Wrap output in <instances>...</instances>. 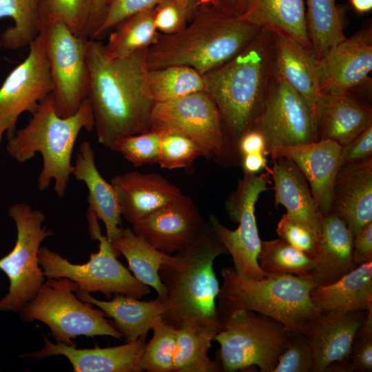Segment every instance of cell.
<instances>
[{"instance_id": "1", "label": "cell", "mask_w": 372, "mask_h": 372, "mask_svg": "<svg viewBox=\"0 0 372 372\" xmlns=\"http://www.w3.org/2000/svg\"><path fill=\"white\" fill-rule=\"evenodd\" d=\"M146 49L112 58L99 40L89 39L86 61L88 99L100 144L111 149L118 140L151 129L155 101L150 93Z\"/></svg>"}, {"instance_id": "2", "label": "cell", "mask_w": 372, "mask_h": 372, "mask_svg": "<svg viewBox=\"0 0 372 372\" xmlns=\"http://www.w3.org/2000/svg\"><path fill=\"white\" fill-rule=\"evenodd\" d=\"M273 34L260 29L254 39L230 60L203 74L205 92L214 100L228 140L236 145L252 129L273 74Z\"/></svg>"}, {"instance_id": "3", "label": "cell", "mask_w": 372, "mask_h": 372, "mask_svg": "<svg viewBox=\"0 0 372 372\" xmlns=\"http://www.w3.org/2000/svg\"><path fill=\"white\" fill-rule=\"evenodd\" d=\"M260 29L210 6H199L181 30L160 34L147 48V68L187 65L203 75L239 53Z\"/></svg>"}, {"instance_id": "4", "label": "cell", "mask_w": 372, "mask_h": 372, "mask_svg": "<svg viewBox=\"0 0 372 372\" xmlns=\"http://www.w3.org/2000/svg\"><path fill=\"white\" fill-rule=\"evenodd\" d=\"M228 251L209 221L189 247L169 255L158 273L166 289L163 320L177 327L195 318L220 327L216 300L220 291L214 262Z\"/></svg>"}, {"instance_id": "5", "label": "cell", "mask_w": 372, "mask_h": 372, "mask_svg": "<svg viewBox=\"0 0 372 372\" xmlns=\"http://www.w3.org/2000/svg\"><path fill=\"white\" fill-rule=\"evenodd\" d=\"M94 128L92 109L86 97L77 112L68 117L59 116L52 94L47 96L32 114L28 124L8 138L6 150L19 163L32 159L36 153L43 158L37 183L40 191L48 189L54 180V191L63 198L72 175L73 147L82 130Z\"/></svg>"}, {"instance_id": "6", "label": "cell", "mask_w": 372, "mask_h": 372, "mask_svg": "<svg viewBox=\"0 0 372 372\" xmlns=\"http://www.w3.org/2000/svg\"><path fill=\"white\" fill-rule=\"evenodd\" d=\"M221 276L219 321L235 310L248 309L279 321L292 333H302L307 322L321 313L311 302L310 292L316 285L308 276L268 275L254 280L240 276L234 267L223 268Z\"/></svg>"}, {"instance_id": "7", "label": "cell", "mask_w": 372, "mask_h": 372, "mask_svg": "<svg viewBox=\"0 0 372 372\" xmlns=\"http://www.w3.org/2000/svg\"><path fill=\"white\" fill-rule=\"evenodd\" d=\"M214 340L220 344L218 362L223 371L256 366L273 372L291 332L282 323L248 309H237L219 321Z\"/></svg>"}, {"instance_id": "8", "label": "cell", "mask_w": 372, "mask_h": 372, "mask_svg": "<svg viewBox=\"0 0 372 372\" xmlns=\"http://www.w3.org/2000/svg\"><path fill=\"white\" fill-rule=\"evenodd\" d=\"M86 215L90 236L99 242L98 252L91 254L86 263L73 264L59 253L41 247L38 262L44 276L48 279L69 278L77 284L79 290L101 292L107 298L115 293L141 299L149 294V287L140 282L117 260L120 254L101 234L96 216L89 209Z\"/></svg>"}, {"instance_id": "9", "label": "cell", "mask_w": 372, "mask_h": 372, "mask_svg": "<svg viewBox=\"0 0 372 372\" xmlns=\"http://www.w3.org/2000/svg\"><path fill=\"white\" fill-rule=\"evenodd\" d=\"M78 290L77 284L69 278H50L23 306L20 318L25 322H43L56 342L68 345H74L72 340L79 335L122 338L101 309L74 295Z\"/></svg>"}, {"instance_id": "10", "label": "cell", "mask_w": 372, "mask_h": 372, "mask_svg": "<svg viewBox=\"0 0 372 372\" xmlns=\"http://www.w3.org/2000/svg\"><path fill=\"white\" fill-rule=\"evenodd\" d=\"M8 214L15 223L17 240L13 249L0 258V269L10 282L8 293L0 300V311L19 313L44 282L38 254L41 242L54 233L43 226L44 214L25 203L12 205Z\"/></svg>"}, {"instance_id": "11", "label": "cell", "mask_w": 372, "mask_h": 372, "mask_svg": "<svg viewBox=\"0 0 372 372\" xmlns=\"http://www.w3.org/2000/svg\"><path fill=\"white\" fill-rule=\"evenodd\" d=\"M43 37L56 114H75L87 97L89 72L86 49L89 38L76 36L59 19L41 14Z\"/></svg>"}, {"instance_id": "12", "label": "cell", "mask_w": 372, "mask_h": 372, "mask_svg": "<svg viewBox=\"0 0 372 372\" xmlns=\"http://www.w3.org/2000/svg\"><path fill=\"white\" fill-rule=\"evenodd\" d=\"M271 169L258 174L244 173L237 188L225 202V210L230 220L238 223L235 230L224 226L213 215L209 223L230 254L236 271L249 279L260 280L267 276L260 268L258 256L260 250L255 205L260 194L266 191L270 183Z\"/></svg>"}, {"instance_id": "13", "label": "cell", "mask_w": 372, "mask_h": 372, "mask_svg": "<svg viewBox=\"0 0 372 372\" xmlns=\"http://www.w3.org/2000/svg\"><path fill=\"white\" fill-rule=\"evenodd\" d=\"M150 130L183 134L198 143L208 158L225 156L229 149L218 109L205 91L155 103Z\"/></svg>"}, {"instance_id": "14", "label": "cell", "mask_w": 372, "mask_h": 372, "mask_svg": "<svg viewBox=\"0 0 372 372\" xmlns=\"http://www.w3.org/2000/svg\"><path fill=\"white\" fill-rule=\"evenodd\" d=\"M271 149L317 141L314 112L304 99L282 79L272 74L254 127Z\"/></svg>"}, {"instance_id": "15", "label": "cell", "mask_w": 372, "mask_h": 372, "mask_svg": "<svg viewBox=\"0 0 372 372\" xmlns=\"http://www.w3.org/2000/svg\"><path fill=\"white\" fill-rule=\"evenodd\" d=\"M26 58L8 74L0 87V145L16 132L19 116L33 114L52 93V83L41 33L30 43Z\"/></svg>"}, {"instance_id": "16", "label": "cell", "mask_w": 372, "mask_h": 372, "mask_svg": "<svg viewBox=\"0 0 372 372\" xmlns=\"http://www.w3.org/2000/svg\"><path fill=\"white\" fill-rule=\"evenodd\" d=\"M205 224L193 200L182 194L132 229L151 245L171 255L194 243Z\"/></svg>"}, {"instance_id": "17", "label": "cell", "mask_w": 372, "mask_h": 372, "mask_svg": "<svg viewBox=\"0 0 372 372\" xmlns=\"http://www.w3.org/2000/svg\"><path fill=\"white\" fill-rule=\"evenodd\" d=\"M321 92H349L370 81L371 30L358 32L331 48L318 60Z\"/></svg>"}, {"instance_id": "18", "label": "cell", "mask_w": 372, "mask_h": 372, "mask_svg": "<svg viewBox=\"0 0 372 372\" xmlns=\"http://www.w3.org/2000/svg\"><path fill=\"white\" fill-rule=\"evenodd\" d=\"M268 154L291 160L306 178L321 214L324 216L331 213L333 185L341 166V145L331 140H321L273 148Z\"/></svg>"}, {"instance_id": "19", "label": "cell", "mask_w": 372, "mask_h": 372, "mask_svg": "<svg viewBox=\"0 0 372 372\" xmlns=\"http://www.w3.org/2000/svg\"><path fill=\"white\" fill-rule=\"evenodd\" d=\"M366 314L367 311H329L307 322L302 334L312 349L311 372H324L330 364L349 359L355 333Z\"/></svg>"}, {"instance_id": "20", "label": "cell", "mask_w": 372, "mask_h": 372, "mask_svg": "<svg viewBox=\"0 0 372 372\" xmlns=\"http://www.w3.org/2000/svg\"><path fill=\"white\" fill-rule=\"evenodd\" d=\"M45 345L39 351L24 357L43 359L62 355L70 361L75 372H140L141 360L146 346V335L112 347L76 349L63 342L52 343L43 336Z\"/></svg>"}, {"instance_id": "21", "label": "cell", "mask_w": 372, "mask_h": 372, "mask_svg": "<svg viewBox=\"0 0 372 372\" xmlns=\"http://www.w3.org/2000/svg\"><path fill=\"white\" fill-rule=\"evenodd\" d=\"M313 112L318 141L342 147L372 125L371 109L349 92H322Z\"/></svg>"}, {"instance_id": "22", "label": "cell", "mask_w": 372, "mask_h": 372, "mask_svg": "<svg viewBox=\"0 0 372 372\" xmlns=\"http://www.w3.org/2000/svg\"><path fill=\"white\" fill-rule=\"evenodd\" d=\"M331 213L344 222L353 237L372 222V157L340 166Z\"/></svg>"}, {"instance_id": "23", "label": "cell", "mask_w": 372, "mask_h": 372, "mask_svg": "<svg viewBox=\"0 0 372 372\" xmlns=\"http://www.w3.org/2000/svg\"><path fill=\"white\" fill-rule=\"evenodd\" d=\"M121 216L132 225L174 200L180 189L158 174L133 171L112 178Z\"/></svg>"}, {"instance_id": "24", "label": "cell", "mask_w": 372, "mask_h": 372, "mask_svg": "<svg viewBox=\"0 0 372 372\" xmlns=\"http://www.w3.org/2000/svg\"><path fill=\"white\" fill-rule=\"evenodd\" d=\"M353 237L344 222L330 213L322 217L321 230L309 278L322 286L336 282L358 267L353 259Z\"/></svg>"}, {"instance_id": "25", "label": "cell", "mask_w": 372, "mask_h": 372, "mask_svg": "<svg viewBox=\"0 0 372 372\" xmlns=\"http://www.w3.org/2000/svg\"><path fill=\"white\" fill-rule=\"evenodd\" d=\"M273 34V74L287 82L314 110L321 94L318 59L312 50L279 32Z\"/></svg>"}, {"instance_id": "26", "label": "cell", "mask_w": 372, "mask_h": 372, "mask_svg": "<svg viewBox=\"0 0 372 372\" xmlns=\"http://www.w3.org/2000/svg\"><path fill=\"white\" fill-rule=\"evenodd\" d=\"M271 159L275 205L284 206L290 218L308 227L318 238L322 215L306 178L291 160L284 156H273Z\"/></svg>"}, {"instance_id": "27", "label": "cell", "mask_w": 372, "mask_h": 372, "mask_svg": "<svg viewBox=\"0 0 372 372\" xmlns=\"http://www.w3.org/2000/svg\"><path fill=\"white\" fill-rule=\"evenodd\" d=\"M76 296L83 302L94 304L114 320V328L128 342L147 335L153 326L163 319L166 311L164 299L157 297L149 301L116 294L109 301L97 300L90 293L78 290Z\"/></svg>"}, {"instance_id": "28", "label": "cell", "mask_w": 372, "mask_h": 372, "mask_svg": "<svg viewBox=\"0 0 372 372\" xmlns=\"http://www.w3.org/2000/svg\"><path fill=\"white\" fill-rule=\"evenodd\" d=\"M72 174L84 183L88 189V209L103 221L106 229V237L111 242L121 232V213L114 189L99 172L94 152L88 141H83L79 146Z\"/></svg>"}, {"instance_id": "29", "label": "cell", "mask_w": 372, "mask_h": 372, "mask_svg": "<svg viewBox=\"0 0 372 372\" xmlns=\"http://www.w3.org/2000/svg\"><path fill=\"white\" fill-rule=\"evenodd\" d=\"M310 298L321 313L368 311L372 307V261L358 265L335 282L316 286Z\"/></svg>"}, {"instance_id": "30", "label": "cell", "mask_w": 372, "mask_h": 372, "mask_svg": "<svg viewBox=\"0 0 372 372\" xmlns=\"http://www.w3.org/2000/svg\"><path fill=\"white\" fill-rule=\"evenodd\" d=\"M238 17L261 29L285 34L312 50L304 0H245Z\"/></svg>"}, {"instance_id": "31", "label": "cell", "mask_w": 372, "mask_h": 372, "mask_svg": "<svg viewBox=\"0 0 372 372\" xmlns=\"http://www.w3.org/2000/svg\"><path fill=\"white\" fill-rule=\"evenodd\" d=\"M218 330L217 325L195 318L182 321L176 327V349L173 371H220L218 362L211 360L208 355L211 341Z\"/></svg>"}, {"instance_id": "32", "label": "cell", "mask_w": 372, "mask_h": 372, "mask_svg": "<svg viewBox=\"0 0 372 372\" xmlns=\"http://www.w3.org/2000/svg\"><path fill=\"white\" fill-rule=\"evenodd\" d=\"M110 243L126 258L133 275L142 283L154 288L158 297L165 299L166 289L158 271L170 254L155 248L129 227H122Z\"/></svg>"}, {"instance_id": "33", "label": "cell", "mask_w": 372, "mask_h": 372, "mask_svg": "<svg viewBox=\"0 0 372 372\" xmlns=\"http://www.w3.org/2000/svg\"><path fill=\"white\" fill-rule=\"evenodd\" d=\"M43 0H0V48L18 50L37 37Z\"/></svg>"}, {"instance_id": "34", "label": "cell", "mask_w": 372, "mask_h": 372, "mask_svg": "<svg viewBox=\"0 0 372 372\" xmlns=\"http://www.w3.org/2000/svg\"><path fill=\"white\" fill-rule=\"evenodd\" d=\"M154 8L130 16L110 32L107 43L103 44L109 56H127L156 42L160 33L154 25Z\"/></svg>"}, {"instance_id": "35", "label": "cell", "mask_w": 372, "mask_h": 372, "mask_svg": "<svg viewBox=\"0 0 372 372\" xmlns=\"http://www.w3.org/2000/svg\"><path fill=\"white\" fill-rule=\"evenodd\" d=\"M306 19L312 50L320 59L347 39L335 0H306Z\"/></svg>"}, {"instance_id": "36", "label": "cell", "mask_w": 372, "mask_h": 372, "mask_svg": "<svg viewBox=\"0 0 372 372\" xmlns=\"http://www.w3.org/2000/svg\"><path fill=\"white\" fill-rule=\"evenodd\" d=\"M147 82L155 103L205 91L203 76L187 65H169L149 70Z\"/></svg>"}, {"instance_id": "37", "label": "cell", "mask_w": 372, "mask_h": 372, "mask_svg": "<svg viewBox=\"0 0 372 372\" xmlns=\"http://www.w3.org/2000/svg\"><path fill=\"white\" fill-rule=\"evenodd\" d=\"M258 261L262 271L269 275L308 276L315 266L312 257L280 238L261 240Z\"/></svg>"}, {"instance_id": "38", "label": "cell", "mask_w": 372, "mask_h": 372, "mask_svg": "<svg viewBox=\"0 0 372 372\" xmlns=\"http://www.w3.org/2000/svg\"><path fill=\"white\" fill-rule=\"evenodd\" d=\"M152 329L153 336L146 344L141 356V369L149 372H172L176 349V328L162 319Z\"/></svg>"}, {"instance_id": "39", "label": "cell", "mask_w": 372, "mask_h": 372, "mask_svg": "<svg viewBox=\"0 0 372 372\" xmlns=\"http://www.w3.org/2000/svg\"><path fill=\"white\" fill-rule=\"evenodd\" d=\"M160 131L161 136L157 163L161 167L168 169L184 168L198 157H206L202 147L190 138L176 132Z\"/></svg>"}, {"instance_id": "40", "label": "cell", "mask_w": 372, "mask_h": 372, "mask_svg": "<svg viewBox=\"0 0 372 372\" xmlns=\"http://www.w3.org/2000/svg\"><path fill=\"white\" fill-rule=\"evenodd\" d=\"M91 9L92 0H43L41 14L61 19L76 36L89 38Z\"/></svg>"}, {"instance_id": "41", "label": "cell", "mask_w": 372, "mask_h": 372, "mask_svg": "<svg viewBox=\"0 0 372 372\" xmlns=\"http://www.w3.org/2000/svg\"><path fill=\"white\" fill-rule=\"evenodd\" d=\"M161 132H148L124 137L116 141L111 149L121 154L136 167L158 161Z\"/></svg>"}, {"instance_id": "42", "label": "cell", "mask_w": 372, "mask_h": 372, "mask_svg": "<svg viewBox=\"0 0 372 372\" xmlns=\"http://www.w3.org/2000/svg\"><path fill=\"white\" fill-rule=\"evenodd\" d=\"M313 364L312 349L307 337L291 333L273 372H310Z\"/></svg>"}, {"instance_id": "43", "label": "cell", "mask_w": 372, "mask_h": 372, "mask_svg": "<svg viewBox=\"0 0 372 372\" xmlns=\"http://www.w3.org/2000/svg\"><path fill=\"white\" fill-rule=\"evenodd\" d=\"M163 0H108L102 21L90 39L99 40L131 15L155 7Z\"/></svg>"}, {"instance_id": "44", "label": "cell", "mask_w": 372, "mask_h": 372, "mask_svg": "<svg viewBox=\"0 0 372 372\" xmlns=\"http://www.w3.org/2000/svg\"><path fill=\"white\" fill-rule=\"evenodd\" d=\"M154 25L163 34H171L181 30L190 17L182 0H163L154 8Z\"/></svg>"}, {"instance_id": "45", "label": "cell", "mask_w": 372, "mask_h": 372, "mask_svg": "<svg viewBox=\"0 0 372 372\" xmlns=\"http://www.w3.org/2000/svg\"><path fill=\"white\" fill-rule=\"evenodd\" d=\"M276 231L280 238L313 258L318 238L308 227L285 214Z\"/></svg>"}, {"instance_id": "46", "label": "cell", "mask_w": 372, "mask_h": 372, "mask_svg": "<svg viewBox=\"0 0 372 372\" xmlns=\"http://www.w3.org/2000/svg\"><path fill=\"white\" fill-rule=\"evenodd\" d=\"M349 359L353 371H372V308L355 333Z\"/></svg>"}, {"instance_id": "47", "label": "cell", "mask_w": 372, "mask_h": 372, "mask_svg": "<svg viewBox=\"0 0 372 372\" xmlns=\"http://www.w3.org/2000/svg\"><path fill=\"white\" fill-rule=\"evenodd\" d=\"M372 125L342 147L341 165L359 162L371 157Z\"/></svg>"}, {"instance_id": "48", "label": "cell", "mask_w": 372, "mask_h": 372, "mask_svg": "<svg viewBox=\"0 0 372 372\" xmlns=\"http://www.w3.org/2000/svg\"><path fill=\"white\" fill-rule=\"evenodd\" d=\"M352 254L357 266L372 261V222L362 227L353 237Z\"/></svg>"}, {"instance_id": "49", "label": "cell", "mask_w": 372, "mask_h": 372, "mask_svg": "<svg viewBox=\"0 0 372 372\" xmlns=\"http://www.w3.org/2000/svg\"><path fill=\"white\" fill-rule=\"evenodd\" d=\"M236 147L240 156L254 153L267 155L266 142L262 134L254 128L244 133L236 143Z\"/></svg>"}, {"instance_id": "50", "label": "cell", "mask_w": 372, "mask_h": 372, "mask_svg": "<svg viewBox=\"0 0 372 372\" xmlns=\"http://www.w3.org/2000/svg\"><path fill=\"white\" fill-rule=\"evenodd\" d=\"M245 0H200L198 6H210L229 15L240 17L245 8Z\"/></svg>"}, {"instance_id": "51", "label": "cell", "mask_w": 372, "mask_h": 372, "mask_svg": "<svg viewBox=\"0 0 372 372\" xmlns=\"http://www.w3.org/2000/svg\"><path fill=\"white\" fill-rule=\"evenodd\" d=\"M242 167L244 173L256 174L262 169H269L267 165L266 154L263 153H254L242 156Z\"/></svg>"}, {"instance_id": "52", "label": "cell", "mask_w": 372, "mask_h": 372, "mask_svg": "<svg viewBox=\"0 0 372 372\" xmlns=\"http://www.w3.org/2000/svg\"><path fill=\"white\" fill-rule=\"evenodd\" d=\"M108 0H92V9L88 25L89 38L101 24Z\"/></svg>"}, {"instance_id": "53", "label": "cell", "mask_w": 372, "mask_h": 372, "mask_svg": "<svg viewBox=\"0 0 372 372\" xmlns=\"http://www.w3.org/2000/svg\"><path fill=\"white\" fill-rule=\"evenodd\" d=\"M353 9L360 14L368 12L372 9V0H350Z\"/></svg>"}, {"instance_id": "54", "label": "cell", "mask_w": 372, "mask_h": 372, "mask_svg": "<svg viewBox=\"0 0 372 372\" xmlns=\"http://www.w3.org/2000/svg\"><path fill=\"white\" fill-rule=\"evenodd\" d=\"M186 6L190 19L197 9L200 0H182ZM190 21V20H189Z\"/></svg>"}]
</instances>
